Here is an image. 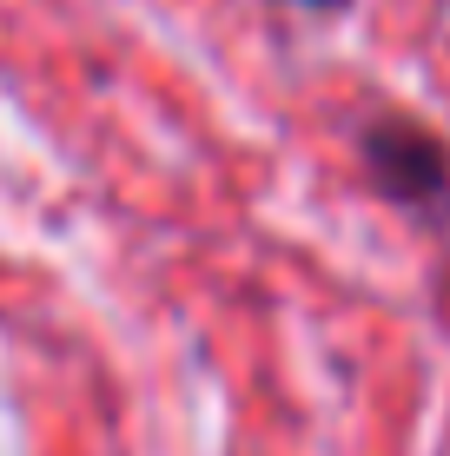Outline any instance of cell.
<instances>
[{"label":"cell","mask_w":450,"mask_h":456,"mask_svg":"<svg viewBox=\"0 0 450 456\" xmlns=\"http://www.w3.org/2000/svg\"><path fill=\"white\" fill-rule=\"evenodd\" d=\"M364 166L378 179V192L391 199L397 212H411L417 225L430 232L450 251V146L430 126H417L405 113H378L364 126Z\"/></svg>","instance_id":"6da1fadb"}]
</instances>
